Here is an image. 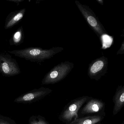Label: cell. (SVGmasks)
Returning a JSON list of instances; mask_svg holds the SVG:
<instances>
[{"instance_id":"1","label":"cell","mask_w":124,"mask_h":124,"mask_svg":"<svg viewBox=\"0 0 124 124\" xmlns=\"http://www.w3.org/2000/svg\"><path fill=\"white\" fill-rule=\"evenodd\" d=\"M63 50V48L60 47H53L49 49L30 47L23 49L9 51L8 52L26 60L40 64L45 60L52 58Z\"/></svg>"},{"instance_id":"2","label":"cell","mask_w":124,"mask_h":124,"mask_svg":"<svg viewBox=\"0 0 124 124\" xmlns=\"http://www.w3.org/2000/svg\"><path fill=\"white\" fill-rule=\"evenodd\" d=\"M74 67V64L69 61L62 62L52 68L42 81L43 85L53 84L60 82L70 73Z\"/></svg>"},{"instance_id":"3","label":"cell","mask_w":124,"mask_h":124,"mask_svg":"<svg viewBox=\"0 0 124 124\" xmlns=\"http://www.w3.org/2000/svg\"><path fill=\"white\" fill-rule=\"evenodd\" d=\"M75 3L89 26L100 39L103 35L107 34V31L98 17L88 6L82 4L78 1H75Z\"/></svg>"},{"instance_id":"4","label":"cell","mask_w":124,"mask_h":124,"mask_svg":"<svg viewBox=\"0 0 124 124\" xmlns=\"http://www.w3.org/2000/svg\"><path fill=\"white\" fill-rule=\"evenodd\" d=\"M92 97L84 96L77 98L69 103L60 114L59 119L68 124L72 119L78 118V113L81 107Z\"/></svg>"},{"instance_id":"5","label":"cell","mask_w":124,"mask_h":124,"mask_svg":"<svg viewBox=\"0 0 124 124\" xmlns=\"http://www.w3.org/2000/svg\"><path fill=\"white\" fill-rule=\"evenodd\" d=\"M108 58L103 56L93 60L89 65L87 75L91 79L98 81L107 73Z\"/></svg>"},{"instance_id":"6","label":"cell","mask_w":124,"mask_h":124,"mask_svg":"<svg viewBox=\"0 0 124 124\" xmlns=\"http://www.w3.org/2000/svg\"><path fill=\"white\" fill-rule=\"evenodd\" d=\"M0 73L6 76L17 75L21 73L16 60L11 55L0 52Z\"/></svg>"},{"instance_id":"7","label":"cell","mask_w":124,"mask_h":124,"mask_svg":"<svg viewBox=\"0 0 124 124\" xmlns=\"http://www.w3.org/2000/svg\"><path fill=\"white\" fill-rule=\"evenodd\" d=\"M86 103L81 110L82 114H95L98 116H105V104L101 100L92 97Z\"/></svg>"},{"instance_id":"8","label":"cell","mask_w":124,"mask_h":124,"mask_svg":"<svg viewBox=\"0 0 124 124\" xmlns=\"http://www.w3.org/2000/svg\"><path fill=\"white\" fill-rule=\"evenodd\" d=\"M25 12L26 9L24 8L10 12L5 20L4 28L10 29L18 24L24 17Z\"/></svg>"},{"instance_id":"9","label":"cell","mask_w":124,"mask_h":124,"mask_svg":"<svg viewBox=\"0 0 124 124\" xmlns=\"http://www.w3.org/2000/svg\"><path fill=\"white\" fill-rule=\"evenodd\" d=\"M52 92V90L49 88L40 87L25 95L22 98V99L26 102L38 101L48 95Z\"/></svg>"},{"instance_id":"10","label":"cell","mask_w":124,"mask_h":124,"mask_svg":"<svg viewBox=\"0 0 124 124\" xmlns=\"http://www.w3.org/2000/svg\"><path fill=\"white\" fill-rule=\"evenodd\" d=\"M114 103L113 114L116 115L124 106V85L118 86L113 98Z\"/></svg>"},{"instance_id":"11","label":"cell","mask_w":124,"mask_h":124,"mask_svg":"<svg viewBox=\"0 0 124 124\" xmlns=\"http://www.w3.org/2000/svg\"><path fill=\"white\" fill-rule=\"evenodd\" d=\"M102 116L95 115L82 118L74 119L68 124H98L100 123L104 119Z\"/></svg>"},{"instance_id":"12","label":"cell","mask_w":124,"mask_h":124,"mask_svg":"<svg viewBox=\"0 0 124 124\" xmlns=\"http://www.w3.org/2000/svg\"><path fill=\"white\" fill-rule=\"evenodd\" d=\"M24 39V34L22 26L19 27L12 35L9 43L11 46H19L22 44Z\"/></svg>"},{"instance_id":"13","label":"cell","mask_w":124,"mask_h":124,"mask_svg":"<svg viewBox=\"0 0 124 124\" xmlns=\"http://www.w3.org/2000/svg\"><path fill=\"white\" fill-rule=\"evenodd\" d=\"M30 124H49L44 117L38 115L33 116L31 119Z\"/></svg>"},{"instance_id":"14","label":"cell","mask_w":124,"mask_h":124,"mask_svg":"<svg viewBox=\"0 0 124 124\" xmlns=\"http://www.w3.org/2000/svg\"><path fill=\"white\" fill-rule=\"evenodd\" d=\"M124 54V38L123 41L121 45L119 50L117 51L116 55H122Z\"/></svg>"},{"instance_id":"15","label":"cell","mask_w":124,"mask_h":124,"mask_svg":"<svg viewBox=\"0 0 124 124\" xmlns=\"http://www.w3.org/2000/svg\"><path fill=\"white\" fill-rule=\"evenodd\" d=\"M7 1H11V2H14L16 4L17 6H19L20 3L23 1L24 0H6Z\"/></svg>"},{"instance_id":"16","label":"cell","mask_w":124,"mask_h":124,"mask_svg":"<svg viewBox=\"0 0 124 124\" xmlns=\"http://www.w3.org/2000/svg\"><path fill=\"white\" fill-rule=\"evenodd\" d=\"M97 1L99 4H100L101 5H102V6L103 5L104 1H103V0H97Z\"/></svg>"}]
</instances>
